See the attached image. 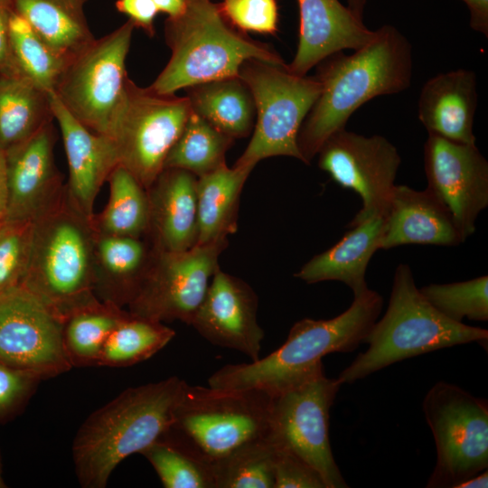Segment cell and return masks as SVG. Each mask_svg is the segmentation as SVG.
Instances as JSON below:
<instances>
[{
    "instance_id": "obj_13",
    "label": "cell",
    "mask_w": 488,
    "mask_h": 488,
    "mask_svg": "<svg viewBox=\"0 0 488 488\" xmlns=\"http://www.w3.org/2000/svg\"><path fill=\"white\" fill-rule=\"evenodd\" d=\"M228 244L224 239L183 251L153 249L149 267L128 311L161 323L177 320L190 325Z\"/></svg>"
},
{
    "instance_id": "obj_42",
    "label": "cell",
    "mask_w": 488,
    "mask_h": 488,
    "mask_svg": "<svg viewBox=\"0 0 488 488\" xmlns=\"http://www.w3.org/2000/svg\"><path fill=\"white\" fill-rule=\"evenodd\" d=\"M115 6L135 27L142 29L150 37L155 35V19L159 11L153 0H117Z\"/></svg>"
},
{
    "instance_id": "obj_24",
    "label": "cell",
    "mask_w": 488,
    "mask_h": 488,
    "mask_svg": "<svg viewBox=\"0 0 488 488\" xmlns=\"http://www.w3.org/2000/svg\"><path fill=\"white\" fill-rule=\"evenodd\" d=\"M153 255L145 238L97 232L94 286L97 298L120 308L136 296Z\"/></svg>"
},
{
    "instance_id": "obj_33",
    "label": "cell",
    "mask_w": 488,
    "mask_h": 488,
    "mask_svg": "<svg viewBox=\"0 0 488 488\" xmlns=\"http://www.w3.org/2000/svg\"><path fill=\"white\" fill-rule=\"evenodd\" d=\"M234 138L191 111L182 133L169 151L164 168L186 170L200 177L226 164Z\"/></svg>"
},
{
    "instance_id": "obj_40",
    "label": "cell",
    "mask_w": 488,
    "mask_h": 488,
    "mask_svg": "<svg viewBox=\"0 0 488 488\" xmlns=\"http://www.w3.org/2000/svg\"><path fill=\"white\" fill-rule=\"evenodd\" d=\"M274 444V488H326L321 474L312 465L292 451Z\"/></svg>"
},
{
    "instance_id": "obj_16",
    "label": "cell",
    "mask_w": 488,
    "mask_h": 488,
    "mask_svg": "<svg viewBox=\"0 0 488 488\" xmlns=\"http://www.w3.org/2000/svg\"><path fill=\"white\" fill-rule=\"evenodd\" d=\"M424 168L430 189L446 206L465 240L488 206V162L476 145L428 135Z\"/></svg>"
},
{
    "instance_id": "obj_35",
    "label": "cell",
    "mask_w": 488,
    "mask_h": 488,
    "mask_svg": "<svg viewBox=\"0 0 488 488\" xmlns=\"http://www.w3.org/2000/svg\"><path fill=\"white\" fill-rule=\"evenodd\" d=\"M13 57L19 72L48 92H53L66 61L14 12L9 23Z\"/></svg>"
},
{
    "instance_id": "obj_6",
    "label": "cell",
    "mask_w": 488,
    "mask_h": 488,
    "mask_svg": "<svg viewBox=\"0 0 488 488\" xmlns=\"http://www.w3.org/2000/svg\"><path fill=\"white\" fill-rule=\"evenodd\" d=\"M488 331L454 322L440 314L417 287L408 264L395 270L387 310L377 320L360 353L337 377L352 384L395 362L469 343H484Z\"/></svg>"
},
{
    "instance_id": "obj_3",
    "label": "cell",
    "mask_w": 488,
    "mask_h": 488,
    "mask_svg": "<svg viewBox=\"0 0 488 488\" xmlns=\"http://www.w3.org/2000/svg\"><path fill=\"white\" fill-rule=\"evenodd\" d=\"M186 382L177 376L129 388L93 412L72 446L82 487L104 488L114 469L129 455L142 454L164 436Z\"/></svg>"
},
{
    "instance_id": "obj_45",
    "label": "cell",
    "mask_w": 488,
    "mask_h": 488,
    "mask_svg": "<svg viewBox=\"0 0 488 488\" xmlns=\"http://www.w3.org/2000/svg\"><path fill=\"white\" fill-rule=\"evenodd\" d=\"M8 171L6 153L0 148V216L5 217L8 204Z\"/></svg>"
},
{
    "instance_id": "obj_38",
    "label": "cell",
    "mask_w": 488,
    "mask_h": 488,
    "mask_svg": "<svg viewBox=\"0 0 488 488\" xmlns=\"http://www.w3.org/2000/svg\"><path fill=\"white\" fill-rule=\"evenodd\" d=\"M33 234V222H4L0 228V296L23 285Z\"/></svg>"
},
{
    "instance_id": "obj_8",
    "label": "cell",
    "mask_w": 488,
    "mask_h": 488,
    "mask_svg": "<svg viewBox=\"0 0 488 488\" xmlns=\"http://www.w3.org/2000/svg\"><path fill=\"white\" fill-rule=\"evenodd\" d=\"M254 99L252 137L236 165L253 167L272 156L302 161L297 146L300 127L316 101L321 85L314 77L298 76L286 65L248 60L239 70Z\"/></svg>"
},
{
    "instance_id": "obj_2",
    "label": "cell",
    "mask_w": 488,
    "mask_h": 488,
    "mask_svg": "<svg viewBox=\"0 0 488 488\" xmlns=\"http://www.w3.org/2000/svg\"><path fill=\"white\" fill-rule=\"evenodd\" d=\"M382 306L381 296L368 287L354 296L351 305L339 315L299 320L276 351L249 363L221 367L208 379V385L278 395L324 371L322 359L325 355L356 350L378 320Z\"/></svg>"
},
{
    "instance_id": "obj_50",
    "label": "cell",
    "mask_w": 488,
    "mask_h": 488,
    "mask_svg": "<svg viewBox=\"0 0 488 488\" xmlns=\"http://www.w3.org/2000/svg\"><path fill=\"white\" fill-rule=\"evenodd\" d=\"M4 224V219L0 216V228L3 226Z\"/></svg>"
},
{
    "instance_id": "obj_25",
    "label": "cell",
    "mask_w": 488,
    "mask_h": 488,
    "mask_svg": "<svg viewBox=\"0 0 488 488\" xmlns=\"http://www.w3.org/2000/svg\"><path fill=\"white\" fill-rule=\"evenodd\" d=\"M384 216H373L350 227L329 249L315 255L294 276L307 284L340 281L353 296L368 288L365 274L373 254L380 249Z\"/></svg>"
},
{
    "instance_id": "obj_19",
    "label": "cell",
    "mask_w": 488,
    "mask_h": 488,
    "mask_svg": "<svg viewBox=\"0 0 488 488\" xmlns=\"http://www.w3.org/2000/svg\"><path fill=\"white\" fill-rule=\"evenodd\" d=\"M51 103L67 159V197L83 215L93 220L96 198L118 165L114 144L109 136L94 133L79 122L52 92Z\"/></svg>"
},
{
    "instance_id": "obj_17",
    "label": "cell",
    "mask_w": 488,
    "mask_h": 488,
    "mask_svg": "<svg viewBox=\"0 0 488 488\" xmlns=\"http://www.w3.org/2000/svg\"><path fill=\"white\" fill-rule=\"evenodd\" d=\"M52 123L6 153L8 204L4 222H34L65 195V183L54 159Z\"/></svg>"
},
{
    "instance_id": "obj_18",
    "label": "cell",
    "mask_w": 488,
    "mask_h": 488,
    "mask_svg": "<svg viewBox=\"0 0 488 488\" xmlns=\"http://www.w3.org/2000/svg\"><path fill=\"white\" fill-rule=\"evenodd\" d=\"M258 301L242 279L218 268L191 324L211 343L259 359L264 331L257 319Z\"/></svg>"
},
{
    "instance_id": "obj_32",
    "label": "cell",
    "mask_w": 488,
    "mask_h": 488,
    "mask_svg": "<svg viewBox=\"0 0 488 488\" xmlns=\"http://www.w3.org/2000/svg\"><path fill=\"white\" fill-rule=\"evenodd\" d=\"M174 335L175 331L164 323L128 311L108 337L96 365L126 367L145 361L165 347Z\"/></svg>"
},
{
    "instance_id": "obj_9",
    "label": "cell",
    "mask_w": 488,
    "mask_h": 488,
    "mask_svg": "<svg viewBox=\"0 0 488 488\" xmlns=\"http://www.w3.org/2000/svg\"><path fill=\"white\" fill-rule=\"evenodd\" d=\"M191 111L187 97L142 88L127 77L107 136L114 144L118 165L145 190L163 171Z\"/></svg>"
},
{
    "instance_id": "obj_14",
    "label": "cell",
    "mask_w": 488,
    "mask_h": 488,
    "mask_svg": "<svg viewBox=\"0 0 488 488\" xmlns=\"http://www.w3.org/2000/svg\"><path fill=\"white\" fill-rule=\"evenodd\" d=\"M318 166L344 189L354 191L361 208L348 228L373 216H385L401 158L385 136L340 129L319 149Z\"/></svg>"
},
{
    "instance_id": "obj_7",
    "label": "cell",
    "mask_w": 488,
    "mask_h": 488,
    "mask_svg": "<svg viewBox=\"0 0 488 488\" xmlns=\"http://www.w3.org/2000/svg\"><path fill=\"white\" fill-rule=\"evenodd\" d=\"M271 405L258 389L186 383L170 431L214 465L269 435Z\"/></svg>"
},
{
    "instance_id": "obj_39",
    "label": "cell",
    "mask_w": 488,
    "mask_h": 488,
    "mask_svg": "<svg viewBox=\"0 0 488 488\" xmlns=\"http://www.w3.org/2000/svg\"><path fill=\"white\" fill-rule=\"evenodd\" d=\"M217 5L224 18L242 32L269 34L277 32L276 0H221Z\"/></svg>"
},
{
    "instance_id": "obj_27",
    "label": "cell",
    "mask_w": 488,
    "mask_h": 488,
    "mask_svg": "<svg viewBox=\"0 0 488 488\" xmlns=\"http://www.w3.org/2000/svg\"><path fill=\"white\" fill-rule=\"evenodd\" d=\"M253 167L223 164L197 177V245L227 239L238 230L239 197Z\"/></svg>"
},
{
    "instance_id": "obj_37",
    "label": "cell",
    "mask_w": 488,
    "mask_h": 488,
    "mask_svg": "<svg viewBox=\"0 0 488 488\" xmlns=\"http://www.w3.org/2000/svg\"><path fill=\"white\" fill-rule=\"evenodd\" d=\"M423 296L446 318L463 323L488 320V276L448 284H430L419 289Z\"/></svg>"
},
{
    "instance_id": "obj_23",
    "label": "cell",
    "mask_w": 488,
    "mask_h": 488,
    "mask_svg": "<svg viewBox=\"0 0 488 488\" xmlns=\"http://www.w3.org/2000/svg\"><path fill=\"white\" fill-rule=\"evenodd\" d=\"M478 104L477 78L471 70L436 74L423 85L418 117L428 135L476 145L474 120Z\"/></svg>"
},
{
    "instance_id": "obj_48",
    "label": "cell",
    "mask_w": 488,
    "mask_h": 488,
    "mask_svg": "<svg viewBox=\"0 0 488 488\" xmlns=\"http://www.w3.org/2000/svg\"><path fill=\"white\" fill-rule=\"evenodd\" d=\"M367 0H347V7L360 20L363 19V12Z\"/></svg>"
},
{
    "instance_id": "obj_22",
    "label": "cell",
    "mask_w": 488,
    "mask_h": 488,
    "mask_svg": "<svg viewBox=\"0 0 488 488\" xmlns=\"http://www.w3.org/2000/svg\"><path fill=\"white\" fill-rule=\"evenodd\" d=\"M464 242L451 212L430 189L417 191L395 184L380 249L409 244L451 247Z\"/></svg>"
},
{
    "instance_id": "obj_15",
    "label": "cell",
    "mask_w": 488,
    "mask_h": 488,
    "mask_svg": "<svg viewBox=\"0 0 488 488\" xmlns=\"http://www.w3.org/2000/svg\"><path fill=\"white\" fill-rule=\"evenodd\" d=\"M63 322L20 286L0 296V362L40 380L71 368Z\"/></svg>"
},
{
    "instance_id": "obj_30",
    "label": "cell",
    "mask_w": 488,
    "mask_h": 488,
    "mask_svg": "<svg viewBox=\"0 0 488 488\" xmlns=\"http://www.w3.org/2000/svg\"><path fill=\"white\" fill-rule=\"evenodd\" d=\"M108 183V202L102 211L93 218L97 232L145 238L149 221L146 190L121 165L115 167Z\"/></svg>"
},
{
    "instance_id": "obj_21",
    "label": "cell",
    "mask_w": 488,
    "mask_h": 488,
    "mask_svg": "<svg viewBox=\"0 0 488 488\" xmlns=\"http://www.w3.org/2000/svg\"><path fill=\"white\" fill-rule=\"evenodd\" d=\"M197 176L164 168L146 190L149 221L145 239L154 249L183 251L198 241Z\"/></svg>"
},
{
    "instance_id": "obj_1",
    "label": "cell",
    "mask_w": 488,
    "mask_h": 488,
    "mask_svg": "<svg viewBox=\"0 0 488 488\" xmlns=\"http://www.w3.org/2000/svg\"><path fill=\"white\" fill-rule=\"evenodd\" d=\"M314 76L320 94L305 118L297 146L309 164L326 139L345 128L351 116L369 100L406 90L413 78V52L408 39L385 24L352 54L343 51L320 61Z\"/></svg>"
},
{
    "instance_id": "obj_28",
    "label": "cell",
    "mask_w": 488,
    "mask_h": 488,
    "mask_svg": "<svg viewBox=\"0 0 488 488\" xmlns=\"http://www.w3.org/2000/svg\"><path fill=\"white\" fill-rule=\"evenodd\" d=\"M51 94L20 74H0V148L7 152L51 123Z\"/></svg>"
},
{
    "instance_id": "obj_49",
    "label": "cell",
    "mask_w": 488,
    "mask_h": 488,
    "mask_svg": "<svg viewBox=\"0 0 488 488\" xmlns=\"http://www.w3.org/2000/svg\"><path fill=\"white\" fill-rule=\"evenodd\" d=\"M3 487H5V484L2 477L1 467H0V488H3Z\"/></svg>"
},
{
    "instance_id": "obj_10",
    "label": "cell",
    "mask_w": 488,
    "mask_h": 488,
    "mask_svg": "<svg viewBox=\"0 0 488 488\" xmlns=\"http://www.w3.org/2000/svg\"><path fill=\"white\" fill-rule=\"evenodd\" d=\"M423 413L436 462L426 487L455 488L488 467V402L459 386L438 381L427 392Z\"/></svg>"
},
{
    "instance_id": "obj_31",
    "label": "cell",
    "mask_w": 488,
    "mask_h": 488,
    "mask_svg": "<svg viewBox=\"0 0 488 488\" xmlns=\"http://www.w3.org/2000/svg\"><path fill=\"white\" fill-rule=\"evenodd\" d=\"M142 455L165 488H216L213 465L170 430Z\"/></svg>"
},
{
    "instance_id": "obj_47",
    "label": "cell",
    "mask_w": 488,
    "mask_h": 488,
    "mask_svg": "<svg viewBox=\"0 0 488 488\" xmlns=\"http://www.w3.org/2000/svg\"><path fill=\"white\" fill-rule=\"evenodd\" d=\"M488 487V472L487 470L479 473L478 474L471 477L459 483L455 488H481Z\"/></svg>"
},
{
    "instance_id": "obj_12",
    "label": "cell",
    "mask_w": 488,
    "mask_h": 488,
    "mask_svg": "<svg viewBox=\"0 0 488 488\" xmlns=\"http://www.w3.org/2000/svg\"><path fill=\"white\" fill-rule=\"evenodd\" d=\"M341 385L337 378H328L322 371L272 397L271 439L312 465L326 488L349 487L329 439L330 409Z\"/></svg>"
},
{
    "instance_id": "obj_41",
    "label": "cell",
    "mask_w": 488,
    "mask_h": 488,
    "mask_svg": "<svg viewBox=\"0 0 488 488\" xmlns=\"http://www.w3.org/2000/svg\"><path fill=\"white\" fill-rule=\"evenodd\" d=\"M40 379L0 362V417L10 412Z\"/></svg>"
},
{
    "instance_id": "obj_20",
    "label": "cell",
    "mask_w": 488,
    "mask_h": 488,
    "mask_svg": "<svg viewBox=\"0 0 488 488\" xmlns=\"http://www.w3.org/2000/svg\"><path fill=\"white\" fill-rule=\"evenodd\" d=\"M299 7L298 45L287 70L298 76L307 72L329 55L357 50L369 42L370 30L338 0H297Z\"/></svg>"
},
{
    "instance_id": "obj_11",
    "label": "cell",
    "mask_w": 488,
    "mask_h": 488,
    "mask_svg": "<svg viewBox=\"0 0 488 488\" xmlns=\"http://www.w3.org/2000/svg\"><path fill=\"white\" fill-rule=\"evenodd\" d=\"M127 20L67 61L53 94L90 131L108 135L127 73L133 31Z\"/></svg>"
},
{
    "instance_id": "obj_44",
    "label": "cell",
    "mask_w": 488,
    "mask_h": 488,
    "mask_svg": "<svg viewBox=\"0 0 488 488\" xmlns=\"http://www.w3.org/2000/svg\"><path fill=\"white\" fill-rule=\"evenodd\" d=\"M468 7L470 27L488 37V0H462Z\"/></svg>"
},
{
    "instance_id": "obj_26",
    "label": "cell",
    "mask_w": 488,
    "mask_h": 488,
    "mask_svg": "<svg viewBox=\"0 0 488 488\" xmlns=\"http://www.w3.org/2000/svg\"><path fill=\"white\" fill-rule=\"evenodd\" d=\"M88 0H11L50 48L66 62L94 41L85 14Z\"/></svg>"
},
{
    "instance_id": "obj_29",
    "label": "cell",
    "mask_w": 488,
    "mask_h": 488,
    "mask_svg": "<svg viewBox=\"0 0 488 488\" xmlns=\"http://www.w3.org/2000/svg\"><path fill=\"white\" fill-rule=\"evenodd\" d=\"M192 111L236 139L254 128L256 107L247 84L239 77L203 82L187 88Z\"/></svg>"
},
{
    "instance_id": "obj_4",
    "label": "cell",
    "mask_w": 488,
    "mask_h": 488,
    "mask_svg": "<svg viewBox=\"0 0 488 488\" xmlns=\"http://www.w3.org/2000/svg\"><path fill=\"white\" fill-rule=\"evenodd\" d=\"M164 38L171 57L150 86L162 94L239 76L248 60L286 65L270 46L230 25L211 0H187L183 14L165 20Z\"/></svg>"
},
{
    "instance_id": "obj_43",
    "label": "cell",
    "mask_w": 488,
    "mask_h": 488,
    "mask_svg": "<svg viewBox=\"0 0 488 488\" xmlns=\"http://www.w3.org/2000/svg\"><path fill=\"white\" fill-rule=\"evenodd\" d=\"M11 0H0V74H20L14 62L9 36L10 19L14 14Z\"/></svg>"
},
{
    "instance_id": "obj_46",
    "label": "cell",
    "mask_w": 488,
    "mask_h": 488,
    "mask_svg": "<svg viewBox=\"0 0 488 488\" xmlns=\"http://www.w3.org/2000/svg\"><path fill=\"white\" fill-rule=\"evenodd\" d=\"M159 12L168 17H176L183 14L187 5V0H153Z\"/></svg>"
},
{
    "instance_id": "obj_5",
    "label": "cell",
    "mask_w": 488,
    "mask_h": 488,
    "mask_svg": "<svg viewBox=\"0 0 488 488\" xmlns=\"http://www.w3.org/2000/svg\"><path fill=\"white\" fill-rule=\"evenodd\" d=\"M66 189V188H65ZM97 230L68 199L33 222L27 274L22 286L62 322L98 303L94 286Z\"/></svg>"
},
{
    "instance_id": "obj_36",
    "label": "cell",
    "mask_w": 488,
    "mask_h": 488,
    "mask_svg": "<svg viewBox=\"0 0 488 488\" xmlns=\"http://www.w3.org/2000/svg\"><path fill=\"white\" fill-rule=\"evenodd\" d=\"M276 446L270 436L213 465L216 488H274Z\"/></svg>"
},
{
    "instance_id": "obj_34",
    "label": "cell",
    "mask_w": 488,
    "mask_h": 488,
    "mask_svg": "<svg viewBox=\"0 0 488 488\" xmlns=\"http://www.w3.org/2000/svg\"><path fill=\"white\" fill-rule=\"evenodd\" d=\"M128 311L99 301L63 321V344L71 365H96L102 347Z\"/></svg>"
}]
</instances>
